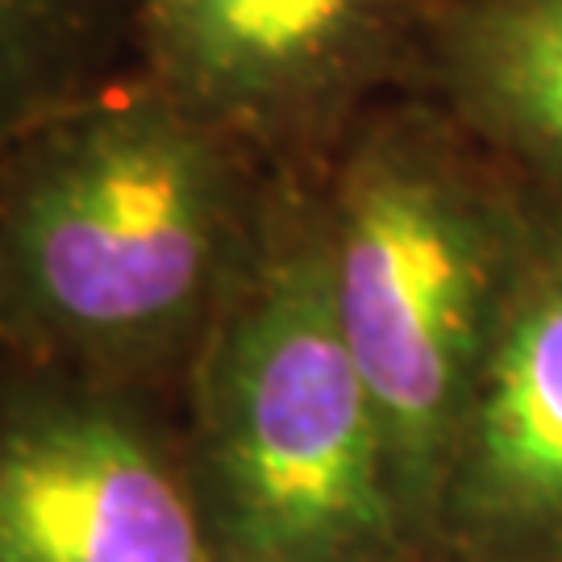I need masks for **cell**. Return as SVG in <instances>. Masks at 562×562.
Instances as JSON below:
<instances>
[{"label":"cell","instance_id":"1","mask_svg":"<svg viewBox=\"0 0 562 562\" xmlns=\"http://www.w3.org/2000/svg\"><path fill=\"white\" fill-rule=\"evenodd\" d=\"M271 171L130 67L0 150V325L21 362L180 401L255 259Z\"/></svg>","mask_w":562,"mask_h":562},{"label":"cell","instance_id":"4","mask_svg":"<svg viewBox=\"0 0 562 562\" xmlns=\"http://www.w3.org/2000/svg\"><path fill=\"white\" fill-rule=\"evenodd\" d=\"M450 0H138L134 67L271 176H317L413 92Z\"/></svg>","mask_w":562,"mask_h":562},{"label":"cell","instance_id":"3","mask_svg":"<svg viewBox=\"0 0 562 562\" xmlns=\"http://www.w3.org/2000/svg\"><path fill=\"white\" fill-rule=\"evenodd\" d=\"M176 404L222 562H417L329 292L317 176L271 180L259 250Z\"/></svg>","mask_w":562,"mask_h":562},{"label":"cell","instance_id":"5","mask_svg":"<svg viewBox=\"0 0 562 562\" xmlns=\"http://www.w3.org/2000/svg\"><path fill=\"white\" fill-rule=\"evenodd\" d=\"M0 562H222L180 404L13 362L0 383Z\"/></svg>","mask_w":562,"mask_h":562},{"label":"cell","instance_id":"7","mask_svg":"<svg viewBox=\"0 0 562 562\" xmlns=\"http://www.w3.org/2000/svg\"><path fill=\"white\" fill-rule=\"evenodd\" d=\"M413 92L562 217V0H450Z\"/></svg>","mask_w":562,"mask_h":562},{"label":"cell","instance_id":"9","mask_svg":"<svg viewBox=\"0 0 562 562\" xmlns=\"http://www.w3.org/2000/svg\"><path fill=\"white\" fill-rule=\"evenodd\" d=\"M18 362V355H13V346H9V334H4V325H0V383H4V375H9V367Z\"/></svg>","mask_w":562,"mask_h":562},{"label":"cell","instance_id":"2","mask_svg":"<svg viewBox=\"0 0 562 562\" xmlns=\"http://www.w3.org/2000/svg\"><path fill=\"white\" fill-rule=\"evenodd\" d=\"M317 209L341 334L380 413L408 542L429 559L454 446L546 213L417 92L341 142L317 171Z\"/></svg>","mask_w":562,"mask_h":562},{"label":"cell","instance_id":"8","mask_svg":"<svg viewBox=\"0 0 562 562\" xmlns=\"http://www.w3.org/2000/svg\"><path fill=\"white\" fill-rule=\"evenodd\" d=\"M138 0H0V150L134 67Z\"/></svg>","mask_w":562,"mask_h":562},{"label":"cell","instance_id":"6","mask_svg":"<svg viewBox=\"0 0 562 562\" xmlns=\"http://www.w3.org/2000/svg\"><path fill=\"white\" fill-rule=\"evenodd\" d=\"M434 554L562 562V217L508 304L450 459Z\"/></svg>","mask_w":562,"mask_h":562}]
</instances>
